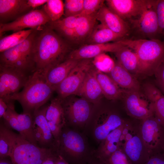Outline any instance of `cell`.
<instances>
[{
	"label": "cell",
	"mask_w": 164,
	"mask_h": 164,
	"mask_svg": "<svg viewBox=\"0 0 164 164\" xmlns=\"http://www.w3.org/2000/svg\"><path fill=\"white\" fill-rule=\"evenodd\" d=\"M14 133L1 119L0 124V158L9 157Z\"/></svg>",
	"instance_id": "obj_31"
},
{
	"label": "cell",
	"mask_w": 164,
	"mask_h": 164,
	"mask_svg": "<svg viewBox=\"0 0 164 164\" xmlns=\"http://www.w3.org/2000/svg\"><path fill=\"white\" fill-rule=\"evenodd\" d=\"M156 7L160 35L164 36V0H156Z\"/></svg>",
	"instance_id": "obj_40"
},
{
	"label": "cell",
	"mask_w": 164,
	"mask_h": 164,
	"mask_svg": "<svg viewBox=\"0 0 164 164\" xmlns=\"http://www.w3.org/2000/svg\"><path fill=\"white\" fill-rule=\"evenodd\" d=\"M53 149L41 148L15 132L9 157L13 164H41Z\"/></svg>",
	"instance_id": "obj_7"
},
{
	"label": "cell",
	"mask_w": 164,
	"mask_h": 164,
	"mask_svg": "<svg viewBox=\"0 0 164 164\" xmlns=\"http://www.w3.org/2000/svg\"><path fill=\"white\" fill-rule=\"evenodd\" d=\"M97 19L105 27L125 38L130 33L128 23L112 12L104 4L97 12Z\"/></svg>",
	"instance_id": "obj_20"
},
{
	"label": "cell",
	"mask_w": 164,
	"mask_h": 164,
	"mask_svg": "<svg viewBox=\"0 0 164 164\" xmlns=\"http://www.w3.org/2000/svg\"><path fill=\"white\" fill-rule=\"evenodd\" d=\"M0 164H13L10 157L0 158Z\"/></svg>",
	"instance_id": "obj_47"
},
{
	"label": "cell",
	"mask_w": 164,
	"mask_h": 164,
	"mask_svg": "<svg viewBox=\"0 0 164 164\" xmlns=\"http://www.w3.org/2000/svg\"><path fill=\"white\" fill-rule=\"evenodd\" d=\"M33 29L22 30L15 32L1 39L0 52H2L20 44L33 32Z\"/></svg>",
	"instance_id": "obj_32"
},
{
	"label": "cell",
	"mask_w": 164,
	"mask_h": 164,
	"mask_svg": "<svg viewBox=\"0 0 164 164\" xmlns=\"http://www.w3.org/2000/svg\"><path fill=\"white\" fill-rule=\"evenodd\" d=\"M103 0H84L81 15H90L97 13L104 5Z\"/></svg>",
	"instance_id": "obj_38"
},
{
	"label": "cell",
	"mask_w": 164,
	"mask_h": 164,
	"mask_svg": "<svg viewBox=\"0 0 164 164\" xmlns=\"http://www.w3.org/2000/svg\"><path fill=\"white\" fill-rule=\"evenodd\" d=\"M29 8L27 0H0V20L11 19Z\"/></svg>",
	"instance_id": "obj_30"
},
{
	"label": "cell",
	"mask_w": 164,
	"mask_h": 164,
	"mask_svg": "<svg viewBox=\"0 0 164 164\" xmlns=\"http://www.w3.org/2000/svg\"><path fill=\"white\" fill-rule=\"evenodd\" d=\"M95 75L104 96L107 99L115 100L122 97L123 89L108 75L96 68Z\"/></svg>",
	"instance_id": "obj_27"
},
{
	"label": "cell",
	"mask_w": 164,
	"mask_h": 164,
	"mask_svg": "<svg viewBox=\"0 0 164 164\" xmlns=\"http://www.w3.org/2000/svg\"><path fill=\"white\" fill-rule=\"evenodd\" d=\"M147 0H107L106 6L112 12L128 23L141 13Z\"/></svg>",
	"instance_id": "obj_16"
},
{
	"label": "cell",
	"mask_w": 164,
	"mask_h": 164,
	"mask_svg": "<svg viewBox=\"0 0 164 164\" xmlns=\"http://www.w3.org/2000/svg\"><path fill=\"white\" fill-rule=\"evenodd\" d=\"M56 164H69L63 157L59 155Z\"/></svg>",
	"instance_id": "obj_48"
},
{
	"label": "cell",
	"mask_w": 164,
	"mask_h": 164,
	"mask_svg": "<svg viewBox=\"0 0 164 164\" xmlns=\"http://www.w3.org/2000/svg\"><path fill=\"white\" fill-rule=\"evenodd\" d=\"M154 75L157 84L164 94V60L158 67Z\"/></svg>",
	"instance_id": "obj_41"
},
{
	"label": "cell",
	"mask_w": 164,
	"mask_h": 164,
	"mask_svg": "<svg viewBox=\"0 0 164 164\" xmlns=\"http://www.w3.org/2000/svg\"><path fill=\"white\" fill-rule=\"evenodd\" d=\"M108 75L122 89L140 91V86L135 76L124 68L117 61Z\"/></svg>",
	"instance_id": "obj_23"
},
{
	"label": "cell",
	"mask_w": 164,
	"mask_h": 164,
	"mask_svg": "<svg viewBox=\"0 0 164 164\" xmlns=\"http://www.w3.org/2000/svg\"><path fill=\"white\" fill-rule=\"evenodd\" d=\"M123 89L122 97L128 113L138 119L143 120L154 115L150 103L141 97L139 91Z\"/></svg>",
	"instance_id": "obj_15"
},
{
	"label": "cell",
	"mask_w": 164,
	"mask_h": 164,
	"mask_svg": "<svg viewBox=\"0 0 164 164\" xmlns=\"http://www.w3.org/2000/svg\"><path fill=\"white\" fill-rule=\"evenodd\" d=\"M17 118L21 130L19 134L30 142L38 145L33 131L32 115L23 112L18 114Z\"/></svg>",
	"instance_id": "obj_33"
},
{
	"label": "cell",
	"mask_w": 164,
	"mask_h": 164,
	"mask_svg": "<svg viewBox=\"0 0 164 164\" xmlns=\"http://www.w3.org/2000/svg\"><path fill=\"white\" fill-rule=\"evenodd\" d=\"M59 155L57 149H53L41 164H56Z\"/></svg>",
	"instance_id": "obj_43"
},
{
	"label": "cell",
	"mask_w": 164,
	"mask_h": 164,
	"mask_svg": "<svg viewBox=\"0 0 164 164\" xmlns=\"http://www.w3.org/2000/svg\"><path fill=\"white\" fill-rule=\"evenodd\" d=\"M52 29L57 30L61 35L68 39L75 42V33L74 29L63 27H57Z\"/></svg>",
	"instance_id": "obj_42"
},
{
	"label": "cell",
	"mask_w": 164,
	"mask_h": 164,
	"mask_svg": "<svg viewBox=\"0 0 164 164\" xmlns=\"http://www.w3.org/2000/svg\"><path fill=\"white\" fill-rule=\"evenodd\" d=\"M125 38L100 23L96 25L86 40L87 44H102L119 41Z\"/></svg>",
	"instance_id": "obj_29"
},
{
	"label": "cell",
	"mask_w": 164,
	"mask_h": 164,
	"mask_svg": "<svg viewBox=\"0 0 164 164\" xmlns=\"http://www.w3.org/2000/svg\"><path fill=\"white\" fill-rule=\"evenodd\" d=\"M92 59L80 60L66 78L56 87L55 91L59 97L63 99L77 94L87 73L94 66Z\"/></svg>",
	"instance_id": "obj_10"
},
{
	"label": "cell",
	"mask_w": 164,
	"mask_h": 164,
	"mask_svg": "<svg viewBox=\"0 0 164 164\" xmlns=\"http://www.w3.org/2000/svg\"><path fill=\"white\" fill-rule=\"evenodd\" d=\"M156 0H147L140 14L128 23L130 32L134 31L138 39H159V28L156 11Z\"/></svg>",
	"instance_id": "obj_8"
},
{
	"label": "cell",
	"mask_w": 164,
	"mask_h": 164,
	"mask_svg": "<svg viewBox=\"0 0 164 164\" xmlns=\"http://www.w3.org/2000/svg\"><path fill=\"white\" fill-rule=\"evenodd\" d=\"M79 15L76 16L65 17V18L53 22H50V27L53 28L63 27L74 29Z\"/></svg>",
	"instance_id": "obj_39"
},
{
	"label": "cell",
	"mask_w": 164,
	"mask_h": 164,
	"mask_svg": "<svg viewBox=\"0 0 164 164\" xmlns=\"http://www.w3.org/2000/svg\"><path fill=\"white\" fill-rule=\"evenodd\" d=\"M122 148L133 164H145L152 155L140 134L135 132Z\"/></svg>",
	"instance_id": "obj_19"
},
{
	"label": "cell",
	"mask_w": 164,
	"mask_h": 164,
	"mask_svg": "<svg viewBox=\"0 0 164 164\" xmlns=\"http://www.w3.org/2000/svg\"><path fill=\"white\" fill-rule=\"evenodd\" d=\"M30 76L16 69L0 65V98L7 104L10 102V97L23 87Z\"/></svg>",
	"instance_id": "obj_11"
},
{
	"label": "cell",
	"mask_w": 164,
	"mask_h": 164,
	"mask_svg": "<svg viewBox=\"0 0 164 164\" xmlns=\"http://www.w3.org/2000/svg\"><path fill=\"white\" fill-rule=\"evenodd\" d=\"M48 106L45 104L33 114V132L39 146L47 149H57V144L46 117Z\"/></svg>",
	"instance_id": "obj_13"
},
{
	"label": "cell",
	"mask_w": 164,
	"mask_h": 164,
	"mask_svg": "<svg viewBox=\"0 0 164 164\" xmlns=\"http://www.w3.org/2000/svg\"><path fill=\"white\" fill-rule=\"evenodd\" d=\"M114 53L117 61L124 68L135 76L138 75V60L136 53L132 50L124 45Z\"/></svg>",
	"instance_id": "obj_28"
},
{
	"label": "cell",
	"mask_w": 164,
	"mask_h": 164,
	"mask_svg": "<svg viewBox=\"0 0 164 164\" xmlns=\"http://www.w3.org/2000/svg\"><path fill=\"white\" fill-rule=\"evenodd\" d=\"M94 66L87 73L76 95L82 97L94 105L99 104L104 96L95 75Z\"/></svg>",
	"instance_id": "obj_21"
},
{
	"label": "cell",
	"mask_w": 164,
	"mask_h": 164,
	"mask_svg": "<svg viewBox=\"0 0 164 164\" xmlns=\"http://www.w3.org/2000/svg\"><path fill=\"white\" fill-rule=\"evenodd\" d=\"M97 13L90 15H79L74 29L75 42H83L90 36L96 25Z\"/></svg>",
	"instance_id": "obj_26"
},
{
	"label": "cell",
	"mask_w": 164,
	"mask_h": 164,
	"mask_svg": "<svg viewBox=\"0 0 164 164\" xmlns=\"http://www.w3.org/2000/svg\"><path fill=\"white\" fill-rule=\"evenodd\" d=\"M55 90L47 82L44 75L35 71L29 76L23 90L12 95L10 101H17L22 107L23 113L32 115L45 104Z\"/></svg>",
	"instance_id": "obj_3"
},
{
	"label": "cell",
	"mask_w": 164,
	"mask_h": 164,
	"mask_svg": "<svg viewBox=\"0 0 164 164\" xmlns=\"http://www.w3.org/2000/svg\"><path fill=\"white\" fill-rule=\"evenodd\" d=\"M62 101V99L59 97L52 100L46 114L48 125L57 145L62 130L66 125Z\"/></svg>",
	"instance_id": "obj_18"
},
{
	"label": "cell",
	"mask_w": 164,
	"mask_h": 164,
	"mask_svg": "<svg viewBox=\"0 0 164 164\" xmlns=\"http://www.w3.org/2000/svg\"><path fill=\"white\" fill-rule=\"evenodd\" d=\"M0 65L19 70L28 75L34 72L31 52L20 44L0 53Z\"/></svg>",
	"instance_id": "obj_9"
},
{
	"label": "cell",
	"mask_w": 164,
	"mask_h": 164,
	"mask_svg": "<svg viewBox=\"0 0 164 164\" xmlns=\"http://www.w3.org/2000/svg\"><path fill=\"white\" fill-rule=\"evenodd\" d=\"M43 10L49 18L50 22L56 21L64 14V4L61 0H48Z\"/></svg>",
	"instance_id": "obj_34"
},
{
	"label": "cell",
	"mask_w": 164,
	"mask_h": 164,
	"mask_svg": "<svg viewBox=\"0 0 164 164\" xmlns=\"http://www.w3.org/2000/svg\"><path fill=\"white\" fill-rule=\"evenodd\" d=\"M84 0H66L64 4L65 17L80 15L83 10Z\"/></svg>",
	"instance_id": "obj_36"
},
{
	"label": "cell",
	"mask_w": 164,
	"mask_h": 164,
	"mask_svg": "<svg viewBox=\"0 0 164 164\" xmlns=\"http://www.w3.org/2000/svg\"><path fill=\"white\" fill-rule=\"evenodd\" d=\"M74 96L61 99L66 125L83 132L91 115L93 104L82 97Z\"/></svg>",
	"instance_id": "obj_6"
},
{
	"label": "cell",
	"mask_w": 164,
	"mask_h": 164,
	"mask_svg": "<svg viewBox=\"0 0 164 164\" xmlns=\"http://www.w3.org/2000/svg\"><path fill=\"white\" fill-rule=\"evenodd\" d=\"M92 59V63L95 68L104 73H109L115 65V62L105 53L99 55Z\"/></svg>",
	"instance_id": "obj_35"
},
{
	"label": "cell",
	"mask_w": 164,
	"mask_h": 164,
	"mask_svg": "<svg viewBox=\"0 0 164 164\" xmlns=\"http://www.w3.org/2000/svg\"><path fill=\"white\" fill-rule=\"evenodd\" d=\"M125 122L114 111L94 106L83 133L96 148L111 132Z\"/></svg>",
	"instance_id": "obj_5"
},
{
	"label": "cell",
	"mask_w": 164,
	"mask_h": 164,
	"mask_svg": "<svg viewBox=\"0 0 164 164\" xmlns=\"http://www.w3.org/2000/svg\"><path fill=\"white\" fill-rule=\"evenodd\" d=\"M71 51L67 43L51 27L35 36L32 47L35 71L46 75L51 69L63 61Z\"/></svg>",
	"instance_id": "obj_1"
},
{
	"label": "cell",
	"mask_w": 164,
	"mask_h": 164,
	"mask_svg": "<svg viewBox=\"0 0 164 164\" xmlns=\"http://www.w3.org/2000/svg\"><path fill=\"white\" fill-rule=\"evenodd\" d=\"M8 108L7 104L2 98H0V118H2Z\"/></svg>",
	"instance_id": "obj_46"
},
{
	"label": "cell",
	"mask_w": 164,
	"mask_h": 164,
	"mask_svg": "<svg viewBox=\"0 0 164 164\" xmlns=\"http://www.w3.org/2000/svg\"><path fill=\"white\" fill-rule=\"evenodd\" d=\"M48 0H28L27 4L29 8H35L44 5Z\"/></svg>",
	"instance_id": "obj_45"
},
{
	"label": "cell",
	"mask_w": 164,
	"mask_h": 164,
	"mask_svg": "<svg viewBox=\"0 0 164 164\" xmlns=\"http://www.w3.org/2000/svg\"><path fill=\"white\" fill-rule=\"evenodd\" d=\"M119 41L136 53L139 62L138 75H154L164 60V41L159 39L125 38Z\"/></svg>",
	"instance_id": "obj_4"
},
{
	"label": "cell",
	"mask_w": 164,
	"mask_h": 164,
	"mask_svg": "<svg viewBox=\"0 0 164 164\" xmlns=\"http://www.w3.org/2000/svg\"><path fill=\"white\" fill-rule=\"evenodd\" d=\"M96 148L83 132L65 125L58 145V152L69 164H88L94 157Z\"/></svg>",
	"instance_id": "obj_2"
},
{
	"label": "cell",
	"mask_w": 164,
	"mask_h": 164,
	"mask_svg": "<svg viewBox=\"0 0 164 164\" xmlns=\"http://www.w3.org/2000/svg\"><path fill=\"white\" fill-rule=\"evenodd\" d=\"M143 90L152 107L155 116L164 128V94L154 85L149 83L143 85Z\"/></svg>",
	"instance_id": "obj_24"
},
{
	"label": "cell",
	"mask_w": 164,
	"mask_h": 164,
	"mask_svg": "<svg viewBox=\"0 0 164 164\" xmlns=\"http://www.w3.org/2000/svg\"><path fill=\"white\" fill-rule=\"evenodd\" d=\"M142 120L140 134L145 145L152 155L153 152L160 153L164 146V128L154 115Z\"/></svg>",
	"instance_id": "obj_12"
},
{
	"label": "cell",
	"mask_w": 164,
	"mask_h": 164,
	"mask_svg": "<svg viewBox=\"0 0 164 164\" xmlns=\"http://www.w3.org/2000/svg\"><path fill=\"white\" fill-rule=\"evenodd\" d=\"M50 22L49 18L43 9L33 10L19 17L12 22L1 23L0 35L3 32L9 31L15 32L26 28L33 29Z\"/></svg>",
	"instance_id": "obj_14"
},
{
	"label": "cell",
	"mask_w": 164,
	"mask_h": 164,
	"mask_svg": "<svg viewBox=\"0 0 164 164\" xmlns=\"http://www.w3.org/2000/svg\"><path fill=\"white\" fill-rule=\"evenodd\" d=\"M145 164H164V155L160 153L152 155Z\"/></svg>",
	"instance_id": "obj_44"
},
{
	"label": "cell",
	"mask_w": 164,
	"mask_h": 164,
	"mask_svg": "<svg viewBox=\"0 0 164 164\" xmlns=\"http://www.w3.org/2000/svg\"><path fill=\"white\" fill-rule=\"evenodd\" d=\"M126 123L125 122L111 132L96 148L95 157L103 163L112 154L121 147L120 138Z\"/></svg>",
	"instance_id": "obj_22"
},
{
	"label": "cell",
	"mask_w": 164,
	"mask_h": 164,
	"mask_svg": "<svg viewBox=\"0 0 164 164\" xmlns=\"http://www.w3.org/2000/svg\"><path fill=\"white\" fill-rule=\"evenodd\" d=\"M162 153L164 155V146L162 149Z\"/></svg>",
	"instance_id": "obj_50"
},
{
	"label": "cell",
	"mask_w": 164,
	"mask_h": 164,
	"mask_svg": "<svg viewBox=\"0 0 164 164\" xmlns=\"http://www.w3.org/2000/svg\"><path fill=\"white\" fill-rule=\"evenodd\" d=\"M123 46L120 41L102 44H86L71 51L67 58L77 60L92 59L106 52L114 53Z\"/></svg>",
	"instance_id": "obj_17"
},
{
	"label": "cell",
	"mask_w": 164,
	"mask_h": 164,
	"mask_svg": "<svg viewBox=\"0 0 164 164\" xmlns=\"http://www.w3.org/2000/svg\"><path fill=\"white\" fill-rule=\"evenodd\" d=\"M88 164H104L95 157Z\"/></svg>",
	"instance_id": "obj_49"
},
{
	"label": "cell",
	"mask_w": 164,
	"mask_h": 164,
	"mask_svg": "<svg viewBox=\"0 0 164 164\" xmlns=\"http://www.w3.org/2000/svg\"><path fill=\"white\" fill-rule=\"evenodd\" d=\"M80 60L67 58L49 71L45 76L47 82L56 89V87L66 78Z\"/></svg>",
	"instance_id": "obj_25"
},
{
	"label": "cell",
	"mask_w": 164,
	"mask_h": 164,
	"mask_svg": "<svg viewBox=\"0 0 164 164\" xmlns=\"http://www.w3.org/2000/svg\"><path fill=\"white\" fill-rule=\"evenodd\" d=\"M104 164H133L121 147L112 154Z\"/></svg>",
	"instance_id": "obj_37"
}]
</instances>
